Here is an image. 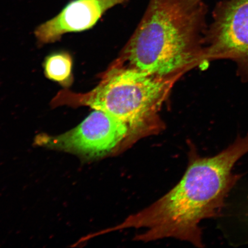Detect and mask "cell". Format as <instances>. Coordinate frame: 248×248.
<instances>
[{"label":"cell","instance_id":"cell-8","mask_svg":"<svg viewBox=\"0 0 248 248\" xmlns=\"http://www.w3.org/2000/svg\"><path fill=\"white\" fill-rule=\"evenodd\" d=\"M184 1L189 5H195L202 2V0H184Z\"/></svg>","mask_w":248,"mask_h":248},{"label":"cell","instance_id":"cell-4","mask_svg":"<svg viewBox=\"0 0 248 248\" xmlns=\"http://www.w3.org/2000/svg\"><path fill=\"white\" fill-rule=\"evenodd\" d=\"M206 63L230 60L248 83V0H224L216 6L204 35Z\"/></svg>","mask_w":248,"mask_h":248},{"label":"cell","instance_id":"cell-5","mask_svg":"<svg viewBox=\"0 0 248 248\" xmlns=\"http://www.w3.org/2000/svg\"><path fill=\"white\" fill-rule=\"evenodd\" d=\"M127 134L125 124L105 111L94 110L75 128L56 136L40 135L35 142L40 146L95 159L114 156Z\"/></svg>","mask_w":248,"mask_h":248},{"label":"cell","instance_id":"cell-7","mask_svg":"<svg viewBox=\"0 0 248 248\" xmlns=\"http://www.w3.org/2000/svg\"><path fill=\"white\" fill-rule=\"evenodd\" d=\"M73 60L67 52H57L48 56L44 63L46 77L57 82L65 88L73 82Z\"/></svg>","mask_w":248,"mask_h":248},{"label":"cell","instance_id":"cell-2","mask_svg":"<svg viewBox=\"0 0 248 248\" xmlns=\"http://www.w3.org/2000/svg\"><path fill=\"white\" fill-rule=\"evenodd\" d=\"M206 6L183 0H150L137 29L116 61L151 75L176 81L206 63Z\"/></svg>","mask_w":248,"mask_h":248},{"label":"cell","instance_id":"cell-3","mask_svg":"<svg viewBox=\"0 0 248 248\" xmlns=\"http://www.w3.org/2000/svg\"><path fill=\"white\" fill-rule=\"evenodd\" d=\"M175 80L162 78L116 61L102 74L92 91L76 93L64 89L52 100V107H88L105 111L128 128V134L114 155L165 128L161 108Z\"/></svg>","mask_w":248,"mask_h":248},{"label":"cell","instance_id":"cell-6","mask_svg":"<svg viewBox=\"0 0 248 248\" xmlns=\"http://www.w3.org/2000/svg\"><path fill=\"white\" fill-rule=\"evenodd\" d=\"M128 1L71 0L60 14L37 28L36 38L41 44H47L60 40L65 33L89 30L109 9Z\"/></svg>","mask_w":248,"mask_h":248},{"label":"cell","instance_id":"cell-1","mask_svg":"<svg viewBox=\"0 0 248 248\" xmlns=\"http://www.w3.org/2000/svg\"><path fill=\"white\" fill-rule=\"evenodd\" d=\"M248 153V133L215 156L202 157L191 151L187 169L174 187L105 232L144 228L146 231L135 240L147 243L173 238L202 247L200 223L219 215L225 198L241 177L232 169Z\"/></svg>","mask_w":248,"mask_h":248}]
</instances>
